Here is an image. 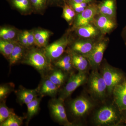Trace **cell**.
Masks as SVG:
<instances>
[{
	"label": "cell",
	"mask_w": 126,
	"mask_h": 126,
	"mask_svg": "<svg viewBox=\"0 0 126 126\" xmlns=\"http://www.w3.org/2000/svg\"><path fill=\"white\" fill-rule=\"evenodd\" d=\"M7 1H9V0H7Z\"/></svg>",
	"instance_id": "obj_38"
},
{
	"label": "cell",
	"mask_w": 126,
	"mask_h": 126,
	"mask_svg": "<svg viewBox=\"0 0 126 126\" xmlns=\"http://www.w3.org/2000/svg\"><path fill=\"white\" fill-rule=\"evenodd\" d=\"M73 30L79 39H97L102 35L99 30L93 23L77 27Z\"/></svg>",
	"instance_id": "obj_13"
},
{
	"label": "cell",
	"mask_w": 126,
	"mask_h": 126,
	"mask_svg": "<svg viewBox=\"0 0 126 126\" xmlns=\"http://www.w3.org/2000/svg\"><path fill=\"white\" fill-rule=\"evenodd\" d=\"M99 13L97 1L90 3L83 11L77 14L73 22L72 29L93 23L95 16Z\"/></svg>",
	"instance_id": "obj_7"
},
{
	"label": "cell",
	"mask_w": 126,
	"mask_h": 126,
	"mask_svg": "<svg viewBox=\"0 0 126 126\" xmlns=\"http://www.w3.org/2000/svg\"><path fill=\"white\" fill-rule=\"evenodd\" d=\"M48 6L63 7L66 0H46Z\"/></svg>",
	"instance_id": "obj_33"
},
{
	"label": "cell",
	"mask_w": 126,
	"mask_h": 126,
	"mask_svg": "<svg viewBox=\"0 0 126 126\" xmlns=\"http://www.w3.org/2000/svg\"><path fill=\"white\" fill-rule=\"evenodd\" d=\"M68 52L71 55L73 67L79 72H86L89 65L87 59L85 56L68 49Z\"/></svg>",
	"instance_id": "obj_16"
},
{
	"label": "cell",
	"mask_w": 126,
	"mask_h": 126,
	"mask_svg": "<svg viewBox=\"0 0 126 126\" xmlns=\"http://www.w3.org/2000/svg\"><path fill=\"white\" fill-rule=\"evenodd\" d=\"M60 87L55 84L48 78L44 80L38 89V93L41 95L54 96Z\"/></svg>",
	"instance_id": "obj_17"
},
{
	"label": "cell",
	"mask_w": 126,
	"mask_h": 126,
	"mask_svg": "<svg viewBox=\"0 0 126 126\" xmlns=\"http://www.w3.org/2000/svg\"><path fill=\"white\" fill-rule=\"evenodd\" d=\"M33 12L36 14H44L48 6L46 0H30Z\"/></svg>",
	"instance_id": "obj_27"
},
{
	"label": "cell",
	"mask_w": 126,
	"mask_h": 126,
	"mask_svg": "<svg viewBox=\"0 0 126 126\" xmlns=\"http://www.w3.org/2000/svg\"><path fill=\"white\" fill-rule=\"evenodd\" d=\"M124 111L125 112V117L126 118V110H125V111Z\"/></svg>",
	"instance_id": "obj_37"
},
{
	"label": "cell",
	"mask_w": 126,
	"mask_h": 126,
	"mask_svg": "<svg viewBox=\"0 0 126 126\" xmlns=\"http://www.w3.org/2000/svg\"><path fill=\"white\" fill-rule=\"evenodd\" d=\"M38 93V89H28L21 88L16 94L18 102L20 105H27L37 97Z\"/></svg>",
	"instance_id": "obj_18"
},
{
	"label": "cell",
	"mask_w": 126,
	"mask_h": 126,
	"mask_svg": "<svg viewBox=\"0 0 126 126\" xmlns=\"http://www.w3.org/2000/svg\"><path fill=\"white\" fill-rule=\"evenodd\" d=\"M87 80L86 72H79L72 75L64 88L60 98L64 100L69 96L79 87L83 84Z\"/></svg>",
	"instance_id": "obj_8"
},
{
	"label": "cell",
	"mask_w": 126,
	"mask_h": 126,
	"mask_svg": "<svg viewBox=\"0 0 126 126\" xmlns=\"http://www.w3.org/2000/svg\"><path fill=\"white\" fill-rule=\"evenodd\" d=\"M22 63L31 65L40 72L44 73L52 70L51 63L46 55L44 49L31 47L26 50Z\"/></svg>",
	"instance_id": "obj_1"
},
{
	"label": "cell",
	"mask_w": 126,
	"mask_h": 126,
	"mask_svg": "<svg viewBox=\"0 0 126 126\" xmlns=\"http://www.w3.org/2000/svg\"><path fill=\"white\" fill-rule=\"evenodd\" d=\"M114 101L121 112L126 110V79L115 86L112 92Z\"/></svg>",
	"instance_id": "obj_14"
},
{
	"label": "cell",
	"mask_w": 126,
	"mask_h": 126,
	"mask_svg": "<svg viewBox=\"0 0 126 126\" xmlns=\"http://www.w3.org/2000/svg\"><path fill=\"white\" fill-rule=\"evenodd\" d=\"M119 112L113 106H103L96 113L94 121L97 126H117L123 119V118L119 114Z\"/></svg>",
	"instance_id": "obj_2"
},
{
	"label": "cell",
	"mask_w": 126,
	"mask_h": 126,
	"mask_svg": "<svg viewBox=\"0 0 126 126\" xmlns=\"http://www.w3.org/2000/svg\"><path fill=\"white\" fill-rule=\"evenodd\" d=\"M98 7L99 14L116 19L117 9L116 0H102L98 3Z\"/></svg>",
	"instance_id": "obj_15"
},
{
	"label": "cell",
	"mask_w": 126,
	"mask_h": 126,
	"mask_svg": "<svg viewBox=\"0 0 126 126\" xmlns=\"http://www.w3.org/2000/svg\"><path fill=\"white\" fill-rule=\"evenodd\" d=\"M24 118L17 116L15 113L12 114L5 121L1 123V126H19L23 123Z\"/></svg>",
	"instance_id": "obj_28"
},
{
	"label": "cell",
	"mask_w": 126,
	"mask_h": 126,
	"mask_svg": "<svg viewBox=\"0 0 126 126\" xmlns=\"http://www.w3.org/2000/svg\"><path fill=\"white\" fill-rule=\"evenodd\" d=\"M34 33L35 46L38 48H45L52 33L47 30L40 29L34 30Z\"/></svg>",
	"instance_id": "obj_20"
},
{
	"label": "cell",
	"mask_w": 126,
	"mask_h": 126,
	"mask_svg": "<svg viewBox=\"0 0 126 126\" xmlns=\"http://www.w3.org/2000/svg\"><path fill=\"white\" fill-rule=\"evenodd\" d=\"M18 42L26 48L29 49V45L26 37L23 31L20 32L18 38Z\"/></svg>",
	"instance_id": "obj_34"
},
{
	"label": "cell",
	"mask_w": 126,
	"mask_h": 126,
	"mask_svg": "<svg viewBox=\"0 0 126 126\" xmlns=\"http://www.w3.org/2000/svg\"><path fill=\"white\" fill-rule=\"evenodd\" d=\"M122 36L126 46V25L122 31Z\"/></svg>",
	"instance_id": "obj_36"
},
{
	"label": "cell",
	"mask_w": 126,
	"mask_h": 126,
	"mask_svg": "<svg viewBox=\"0 0 126 126\" xmlns=\"http://www.w3.org/2000/svg\"><path fill=\"white\" fill-rule=\"evenodd\" d=\"M17 42L0 40V52L7 60H9L14 47Z\"/></svg>",
	"instance_id": "obj_23"
},
{
	"label": "cell",
	"mask_w": 126,
	"mask_h": 126,
	"mask_svg": "<svg viewBox=\"0 0 126 126\" xmlns=\"http://www.w3.org/2000/svg\"><path fill=\"white\" fill-rule=\"evenodd\" d=\"M108 41V39L106 38H99L90 53L85 56L89 61L90 67L94 70H96L101 63Z\"/></svg>",
	"instance_id": "obj_6"
},
{
	"label": "cell",
	"mask_w": 126,
	"mask_h": 126,
	"mask_svg": "<svg viewBox=\"0 0 126 126\" xmlns=\"http://www.w3.org/2000/svg\"><path fill=\"white\" fill-rule=\"evenodd\" d=\"M63 101L60 98L52 100L50 103V111L57 121L66 126H72V123L68 120Z\"/></svg>",
	"instance_id": "obj_9"
},
{
	"label": "cell",
	"mask_w": 126,
	"mask_h": 126,
	"mask_svg": "<svg viewBox=\"0 0 126 126\" xmlns=\"http://www.w3.org/2000/svg\"><path fill=\"white\" fill-rule=\"evenodd\" d=\"M20 32L15 27L12 26H4L0 29V38L3 40L16 41Z\"/></svg>",
	"instance_id": "obj_21"
},
{
	"label": "cell",
	"mask_w": 126,
	"mask_h": 126,
	"mask_svg": "<svg viewBox=\"0 0 126 126\" xmlns=\"http://www.w3.org/2000/svg\"><path fill=\"white\" fill-rule=\"evenodd\" d=\"M27 49L18 42L16 43L9 60L10 67L23 60Z\"/></svg>",
	"instance_id": "obj_22"
},
{
	"label": "cell",
	"mask_w": 126,
	"mask_h": 126,
	"mask_svg": "<svg viewBox=\"0 0 126 126\" xmlns=\"http://www.w3.org/2000/svg\"><path fill=\"white\" fill-rule=\"evenodd\" d=\"M93 105L92 102L86 97H79L71 102L70 109L74 116L82 117L92 108Z\"/></svg>",
	"instance_id": "obj_12"
},
{
	"label": "cell",
	"mask_w": 126,
	"mask_h": 126,
	"mask_svg": "<svg viewBox=\"0 0 126 126\" xmlns=\"http://www.w3.org/2000/svg\"><path fill=\"white\" fill-rule=\"evenodd\" d=\"M99 39H79L72 41L69 45L70 46L69 49L77 53L86 56L92 51Z\"/></svg>",
	"instance_id": "obj_10"
},
{
	"label": "cell",
	"mask_w": 126,
	"mask_h": 126,
	"mask_svg": "<svg viewBox=\"0 0 126 126\" xmlns=\"http://www.w3.org/2000/svg\"><path fill=\"white\" fill-rule=\"evenodd\" d=\"M65 75L61 69L55 70L50 74L47 78L59 87H61L64 82Z\"/></svg>",
	"instance_id": "obj_26"
},
{
	"label": "cell",
	"mask_w": 126,
	"mask_h": 126,
	"mask_svg": "<svg viewBox=\"0 0 126 126\" xmlns=\"http://www.w3.org/2000/svg\"><path fill=\"white\" fill-rule=\"evenodd\" d=\"M70 0L74 2H78V3H86L87 4H90L96 1L95 0Z\"/></svg>",
	"instance_id": "obj_35"
},
{
	"label": "cell",
	"mask_w": 126,
	"mask_h": 126,
	"mask_svg": "<svg viewBox=\"0 0 126 126\" xmlns=\"http://www.w3.org/2000/svg\"><path fill=\"white\" fill-rule=\"evenodd\" d=\"M93 23L97 27L102 35L109 33L117 26L116 19L99 13L95 16Z\"/></svg>",
	"instance_id": "obj_11"
},
{
	"label": "cell",
	"mask_w": 126,
	"mask_h": 126,
	"mask_svg": "<svg viewBox=\"0 0 126 126\" xmlns=\"http://www.w3.org/2000/svg\"><path fill=\"white\" fill-rule=\"evenodd\" d=\"M41 99V97L40 98L36 97L33 101L26 105L27 108V122L29 121L32 117L38 113Z\"/></svg>",
	"instance_id": "obj_24"
},
{
	"label": "cell",
	"mask_w": 126,
	"mask_h": 126,
	"mask_svg": "<svg viewBox=\"0 0 126 126\" xmlns=\"http://www.w3.org/2000/svg\"><path fill=\"white\" fill-rule=\"evenodd\" d=\"M8 1L22 15H30L33 12L30 0H9Z\"/></svg>",
	"instance_id": "obj_19"
},
{
	"label": "cell",
	"mask_w": 126,
	"mask_h": 126,
	"mask_svg": "<svg viewBox=\"0 0 126 126\" xmlns=\"http://www.w3.org/2000/svg\"><path fill=\"white\" fill-rule=\"evenodd\" d=\"M63 17L69 24L73 23L77 14L74 10L67 2L63 7Z\"/></svg>",
	"instance_id": "obj_25"
},
{
	"label": "cell",
	"mask_w": 126,
	"mask_h": 126,
	"mask_svg": "<svg viewBox=\"0 0 126 126\" xmlns=\"http://www.w3.org/2000/svg\"><path fill=\"white\" fill-rule=\"evenodd\" d=\"M66 2L73 8L77 15L83 11L89 4L86 3H78L70 0H66Z\"/></svg>",
	"instance_id": "obj_31"
},
{
	"label": "cell",
	"mask_w": 126,
	"mask_h": 126,
	"mask_svg": "<svg viewBox=\"0 0 126 126\" xmlns=\"http://www.w3.org/2000/svg\"><path fill=\"white\" fill-rule=\"evenodd\" d=\"M27 39L29 45V49L35 46V41L34 36V31L25 30L23 31Z\"/></svg>",
	"instance_id": "obj_32"
},
{
	"label": "cell",
	"mask_w": 126,
	"mask_h": 126,
	"mask_svg": "<svg viewBox=\"0 0 126 126\" xmlns=\"http://www.w3.org/2000/svg\"><path fill=\"white\" fill-rule=\"evenodd\" d=\"M107 85V92L111 94L115 86L125 79L123 75L116 69L108 64H105L102 68V74Z\"/></svg>",
	"instance_id": "obj_5"
},
{
	"label": "cell",
	"mask_w": 126,
	"mask_h": 126,
	"mask_svg": "<svg viewBox=\"0 0 126 126\" xmlns=\"http://www.w3.org/2000/svg\"><path fill=\"white\" fill-rule=\"evenodd\" d=\"M72 41L69 32H68L58 40L47 46L44 49V52L51 63L54 62L61 57Z\"/></svg>",
	"instance_id": "obj_3"
},
{
	"label": "cell",
	"mask_w": 126,
	"mask_h": 126,
	"mask_svg": "<svg viewBox=\"0 0 126 126\" xmlns=\"http://www.w3.org/2000/svg\"><path fill=\"white\" fill-rule=\"evenodd\" d=\"M88 80L89 89L94 97L99 100L104 98L107 89L102 74L97 70H93Z\"/></svg>",
	"instance_id": "obj_4"
},
{
	"label": "cell",
	"mask_w": 126,
	"mask_h": 126,
	"mask_svg": "<svg viewBox=\"0 0 126 126\" xmlns=\"http://www.w3.org/2000/svg\"><path fill=\"white\" fill-rule=\"evenodd\" d=\"M5 102L1 103L0 105V123L5 121L12 115L15 113L14 109L9 108L6 105Z\"/></svg>",
	"instance_id": "obj_29"
},
{
	"label": "cell",
	"mask_w": 126,
	"mask_h": 126,
	"mask_svg": "<svg viewBox=\"0 0 126 126\" xmlns=\"http://www.w3.org/2000/svg\"><path fill=\"white\" fill-rule=\"evenodd\" d=\"M14 88V85L12 83L6 84L0 86V99L4 101Z\"/></svg>",
	"instance_id": "obj_30"
}]
</instances>
